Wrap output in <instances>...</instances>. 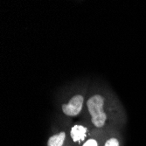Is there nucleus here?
I'll use <instances>...</instances> for the list:
<instances>
[{"mask_svg": "<svg viewBox=\"0 0 146 146\" xmlns=\"http://www.w3.org/2000/svg\"><path fill=\"white\" fill-rule=\"evenodd\" d=\"M103 103L104 100L99 95L92 96L87 102L88 111L92 116L91 121L98 128L102 127L107 119V115L103 112Z\"/></svg>", "mask_w": 146, "mask_h": 146, "instance_id": "f257e3e1", "label": "nucleus"}, {"mask_svg": "<svg viewBox=\"0 0 146 146\" xmlns=\"http://www.w3.org/2000/svg\"><path fill=\"white\" fill-rule=\"evenodd\" d=\"M83 104V97L80 95L74 96L67 104H63L62 110L63 112L71 116L77 115L82 110Z\"/></svg>", "mask_w": 146, "mask_h": 146, "instance_id": "f03ea898", "label": "nucleus"}, {"mask_svg": "<svg viewBox=\"0 0 146 146\" xmlns=\"http://www.w3.org/2000/svg\"><path fill=\"white\" fill-rule=\"evenodd\" d=\"M87 129L82 125H75L71 129V137L74 142L82 141L86 137Z\"/></svg>", "mask_w": 146, "mask_h": 146, "instance_id": "7ed1b4c3", "label": "nucleus"}, {"mask_svg": "<svg viewBox=\"0 0 146 146\" xmlns=\"http://www.w3.org/2000/svg\"><path fill=\"white\" fill-rule=\"evenodd\" d=\"M65 133L64 132H60L59 134H56L49 138L48 140V146H62L64 140H65Z\"/></svg>", "mask_w": 146, "mask_h": 146, "instance_id": "20e7f679", "label": "nucleus"}, {"mask_svg": "<svg viewBox=\"0 0 146 146\" xmlns=\"http://www.w3.org/2000/svg\"><path fill=\"white\" fill-rule=\"evenodd\" d=\"M105 146H119V142L116 138H110L106 142Z\"/></svg>", "mask_w": 146, "mask_h": 146, "instance_id": "39448f33", "label": "nucleus"}, {"mask_svg": "<svg viewBox=\"0 0 146 146\" xmlns=\"http://www.w3.org/2000/svg\"><path fill=\"white\" fill-rule=\"evenodd\" d=\"M83 146H98V143L95 139H89L83 144Z\"/></svg>", "mask_w": 146, "mask_h": 146, "instance_id": "423d86ee", "label": "nucleus"}]
</instances>
